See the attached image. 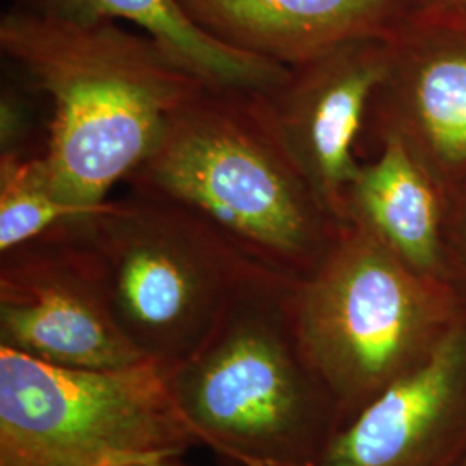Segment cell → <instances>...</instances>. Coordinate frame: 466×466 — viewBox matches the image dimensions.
Returning a JSON list of instances; mask_svg holds the SVG:
<instances>
[{"mask_svg": "<svg viewBox=\"0 0 466 466\" xmlns=\"http://www.w3.org/2000/svg\"><path fill=\"white\" fill-rule=\"evenodd\" d=\"M461 466H466V461H465V463H463V465H461Z\"/></svg>", "mask_w": 466, "mask_h": 466, "instance_id": "cell-19", "label": "cell"}, {"mask_svg": "<svg viewBox=\"0 0 466 466\" xmlns=\"http://www.w3.org/2000/svg\"><path fill=\"white\" fill-rule=\"evenodd\" d=\"M80 217L57 196L44 154L0 156V254Z\"/></svg>", "mask_w": 466, "mask_h": 466, "instance_id": "cell-14", "label": "cell"}, {"mask_svg": "<svg viewBox=\"0 0 466 466\" xmlns=\"http://www.w3.org/2000/svg\"><path fill=\"white\" fill-rule=\"evenodd\" d=\"M17 7L78 21L132 23L204 84L271 94L290 69L223 44L192 21L180 0H19Z\"/></svg>", "mask_w": 466, "mask_h": 466, "instance_id": "cell-13", "label": "cell"}, {"mask_svg": "<svg viewBox=\"0 0 466 466\" xmlns=\"http://www.w3.org/2000/svg\"><path fill=\"white\" fill-rule=\"evenodd\" d=\"M194 446L157 363L82 370L0 346V466H161Z\"/></svg>", "mask_w": 466, "mask_h": 466, "instance_id": "cell-6", "label": "cell"}, {"mask_svg": "<svg viewBox=\"0 0 466 466\" xmlns=\"http://www.w3.org/2000/svg\"><path fill=\"white\" fill-rule=\"evenodd\" d=\"M465 315L452 282L420 273L354 225L292 287L300 348L332 398L339 429L421 365Z\"/></svg>", "mask_w": 466, "mask_h": 466, "instance_id": "cell-4", "label": "cell"}, {"mask_svg": "<svg viewBox=\"0 0 466 466\" xmlns=\"http://www.w3.org/2000/svg\"><path fill=\"white\" fill-rule=\"evenodd\" d=\"M389 40L390 67L367 123L400 135L451 192L466 180V15L415 4Z\"/></svg>", "mask_w": 466, "mask_h": 466, "instance_id": "cell-9", "label": "cell"}, {"mask_svg": "<svg viewBox=\"0 0 466 466\" xmlns=\"http://www.w3.org/2000/svg\"><path fill=\"white\" fill-rule=\"evenodd\" d=\"M377 138V157L361 165L348 187L346 225L370 233L420 273L451 282L448 188L400 135Z\"/></svg>", "mask_w": 466, "mask_h": 466, "instance_id": "cell-12", "label": "cell"}, {"mask_svg": "<svg viewBox=\"0 0 466 466\" xmlns=\"http://www.w3.org/2000/svg\"><path fill=\"white\" fill-rule=\"evenodd\" d=\"M0 52L50 100L44 159L57 196L88 215L128 182L167 117L200 85L156 40L117 21H78L13 7Z\"/></svg>", "mask_w": 466, "mask_h": 466, "instance_id": "cell-1", "label": "cell"}, {"mask_svg": "<svg viewBox=\"0 0 466 466\" xmlns=\"http://www.w3.org/2000/svg\"><path fill=\"white\" fill-rule=\"evenodd\" d=\"M223 44L294 67L358 40L390 38L415 0H180Z\"/></svg>", "mask_w": 466, "mask_h": 466, "instance_id": "cell-11", "label": "cell"}, {"mask_svg": "<svg viewBox=\"0 0 466 466\" xmlns=\"http://www.w3.org/2000/svg\"><path fill=\"white\" fill-rule=\"evenodd\" d=\"M65 225L92 252L121 332L165 370L199 350L261 269L204 218L147 190Z\"/></svg>", "mask_w": 466, "mask_h": 466, "instance_id": "cell-5", "label": "cell"}, {"mask_svg": "<svg viewBox=\"0 0 466 466\" xmlns=\"http://www.w3.org/2000/svg\"><path fill=\"white\" fill-rule=\"evenodd\" d=\"M418 7L442 11V13H454V15H466V0H415Z\"/></svg>", "mask_w": 466, "mask_h": 466, "instance_id": "cell-17", "label": "cell"}, {"mask_svg": "<svg viewBox=\"0 0 466 466\" xmlns=\"http://www.w3.org/2000/svg\"><path fill=\"white\" fill-rule=\"evenodd\" d=\"M127 184L204 218L249 261L300 280L340 227L289 149L268 92L202 84Z\"/></svg>", "mask_w": 466, "mask_h": 466, "instance_id": "cell-2", "label": "cell"}, {"mask_svg": "<svg viewBox=\"0 0 466 466\" xmlns=\"http://www.w3.org/2000/svg\"><path fill=\"white\" fill-rule=\"evenodd\" d=\"M446 249L451 282L466 302V180L454 187V202L448 204Z\"/></svg>", "mask_w": 466, "mask_h": 466, "instance_id": "cell-16", "label": "cell"}, {"mask_svg": "<svg viewBox=\"0 0 466 466\" xmlns=\"http://www.w3.org/2000/svg\"><path fill=\"white\" fill-rule=\"evenodd\" d=\"M294 282L258 269L199 350L167 370L198 444L235 465L315 466L339 429L296 333Z\"/></svg>", "mask_w": 466, "mask_h": 466, "instance_id": "cell-3", "label": "cell"}, {"mask_svg": "<svg viewBox=\"0 0 466 466\" xmlns=\"http://www.w3.org/2000/svg\"><path fill=\"white\" fill-rule=\"evenodd\" d=\"M161 466H185L180 460H177V461H169V463H165V465Z\"/></svg>", "mask_w": 466, "mask_h": 466, "instance_id": "cell-18", "label": "cell"}, {"mask_svg": "<svg viewBox=\"0 0 466 466\" xmlns=\"http://www.w3.org/2000/svg\"><path fill=\"white\" fill-rule=\"evenodd\" d=\"M466 315L432 354L333 433L315 466H461Z\"/></svg>", "mask_w": 466, "mask_h": 466, "instance_id": "cell-10", "label": "cell"}, {"mask_svg": "<svg viewBox=\"0 0 466 466\" xmlns=\"http://www.w3.org/2000/svg\"><path fill=\"white\" fill-rule=\"evenodd\" d=\"M392 59L389 38L358 40L290 67L269 99L285 142L319 204L340 227L360 163L358 137Z\"/></svg>", "mask_w": 466, "mask_h": 466, "instance_id": "cell-8", "label": "cell"}, {"mask_svg": "<svg viewBox=\"0 0 466 466\" xmlns=\"http://www.w3.org/2000/svg\"><path fill=\"white\" fill-rule=\"evenodd\" d=\"M0 346L82 370L147 361L117 327L92 252L65 223L0 254Z\"/></svg>", "mask_w": 466, "mask_h": 466, "instance_id": "cell-7", "label": "cell"}, {"mask_svg": "<svg viewBox=\"0 0 466 466\" xmlns=\"http://www.w3.org/2000/svg\"><path fill=\"white\" fill-rule=\"evenodd\" d=\"M35 115L21 85H4L0 96V156H34L30 149L34 137Z\"/></svg>", "mask_w": 466, "mask_h": 466, "instance_id": "cell-15", "label": "cell"}]
</instances>
